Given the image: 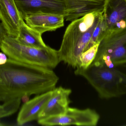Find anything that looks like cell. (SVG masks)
<instances>
[{"mask_svg": "<svg viewBox=\"0 0 126 126\" xmlns=\"http://www.w3.org/2000/svg\"><path fill=\"white\" fill-rule=\"evenodd\" d=\"M59 79L51 69L26 65L8 58L6 63L0 65V101L51 91Z\"/></svg>", "mask_w": 126, "mask_h": 126, "instance_id": "obj_1", "label": "cell"}, {"mask_svg": "<svg viewBox=\"0 0 126 126\" xmlns=\"http://www.w3.org/2000/svg\"><path fill=\"white\" fill-rule=\"evenodd\" d=\"M103 12L89 13L72 21L67 27L58 54L60 61L76 69L86 51Z\"/></svg>", "mask_w": 126, "mask_h": 126, "instance_id": "obj_2", "label": "cell"}, {"mask_svg": "<svg viewBox=\"0 0 126 126\" xmlns=\"http://www.w3.org/2000/svg\"><path fill=\"white\" fill-rule=\"evenodd\" d=\"M75 74L85 78L102 99L126 95V63L110 66L92 63L86 69L77 67Z\"/></svg>", "mask_w": 126, "mask_h": 126, "instance_id": "obj_3", "label": "cell"}, {"mask_svg": "<svg viewBox=\"0 0 126 126\" xmlns=\"http://www.w3.org/2000/svg\"><path fill=\"white\" fill-rule=\"evenodd\" d=\"M0 49L8 58L29 66L52 69L60 62L58 51L48 46L43 49L21 43L17 38L6 35L0 44Z\"/></svg>", "mask_w": 126, "mask_h": 126, "instance_id": "obj_4", "label": "cell"}, {"mask_svg": "<svg viewBox=\"0 0 126 126\" xmlns=\"http://www.w3.org/2000/svg\"><path fill=\"white\" fill-rule=\"evenodd\" d=\"M92 63L107 66L126 63V26L106 33Z\"/></svg>", "mask_w": 126, "mask_h": 126, "instance_id": "obj_5", "label": "cell"}, {"mask_svg": "<svg viewBox=\"0 0 126 126\" xmlns=\"http://www.w3.org/2000/svg\"><path fill=\"white\" fill-rule=\"evenodd\" d=\"M100 118L98 113L93 109H81L69 107L63 114L38 120V123L45 126H95L98 123Z\"/></svg>", "mask_w": 126, "mask_h": 126, "instance_id": "obj_6", "label": "cell"}, {"mask_svg": "<svg viewBox=\"0 0 126 126\" xmlns=\"http://www.w3.org/2000/svg\"><path fill=\"white\" fill-rule=\"evenodd\" d=\"M23 19L26 16L35 13L56 14L64 16L67 14L64 0H15Z\"/></svg>", "mask_w": 126, "mask_h": 126, "instance_id": "obj_7", "label": "cell"}, {"mask_svg": "<svg viewBox=\"0 0 126 126\" xmlns=\"http://www.w3.org/2000/svg\"><path fill=\"white\" fill-rule=\"evenodd\" d=\"M103 21L105 35L107 32L125 27L126 0H105Z\"/></svg>", "mask_w": 126, "mask_h": 126, "instance_id": "obj_8", "label": "cell"}, {"mask_svg": "<svg viewBox=\"0 0 126 126\" xmlns=\"http://www.w3.org/2000/svg\"><path fill=\"white\" fill-rule=\"evenodd\" d=\"M22 19L15 0H0V20L7 35L17 38Z\"/></svg>", "mask_w": 126, "mask_h": 126, "instance_id": "obj_9", "label": "cell"}, {"mask_svg": "<svg viewBox=\"0 0 126 126\" xmlns=\"http://www.w3.org/2000/svg\"><path fill=\"white\" fill-rule=\"evenodd\" d=\"M71 93L70 89L62 87L54 89L51 97L39 115L38 120L65 113L70 103L69 97Z\"/></svg>", "mask_w": 126, "mask_h": 126, "instance_id": "obj_10", "label": "cell"}, {"mask_svg": "<svg viewBox=\"0 0 126 126\" xmlns=\"http://www.w3.org/2000/svg\"><path fill=\"white\" fill-rule=\"evenodd\" d=\"M64 19L63 15L35 13L26 16L23 20L29 26L42 35L63 26Z\"/></svg>", "mask_w": 126, "mask_h": 126, "instance_id": "obj_11", "label": "cell"}, {"mask_svg": "<svg viewBox=\"0 0 126 126\" xmlns=\"http://www.w3.org/2000/svg\"><path fill=\"white\" fill-rule=\"evenodd\" d=\"M53 90L40 94L25 103L18 113L17 122L19 126L38 120L47 103L52 95Z\"/></svg>", "mask_w": 126, "mask_h": 126, "instance_id": "obj_12", "label": "cell"}, {"mask_svg": "<svg viewBox=\"0 0 126 126\" xmlns=\"http://www.w3.org/2000/svg\"><path fill=\"white\" fill-rule=\"evenodd\" d=\"M67 7L66 21H72L95 12H103L105 1L99 0H64Z\"/></svg>", "mask_w": 126, "mask_h": 126, "instance_id": "obj_13", "label": "cell"}, {"mask_svg": "<svg viewBox=\"0 0 126 126\" xmlns=\"http://www.w3.org/2000/svg\"><path fill=\"white\" fill-rule=\"evenodd\" d=\"M42 35L29 26L24 20L22 19L19 34L17 38L21 43L23 45L43 49L46 48L48 46L44 41Z\"/></svg>", "mask_w": 126, "mask_h": 126, "instance_id": "obj_14", "label": "cell"}, {"mask_svg": "<svg viewBox=\"0 0 126 126\" xmlns=\"http://www.w3.org/2000/svg\"><path fill=\"white\" fill-rule=\"evenodd\" d=\"M99 43L93 46L81 54L78 67L86 69L92 63L96 57Z\"/></svg>", "mask_w": 126, "mask_h": 126, "instance_id": "obj_15", "label": "cell"}, {"mask_svg": "<svg viewBox=\"0 0 126 126\" xmlns=\"http://www.w3.org/2000/svg\"><path fill=\"white\" fill-rule=\"evenodd\" d=\"M7 35L6 30L1 22H0V44L4 38Z\"/></svg>", "mask_w": 126, "mask_h": 126, "instance_id": "obj_16", "label": "cell"}, {"mask_svg": "<svg viewBox=\"0 0 126 126\" xmlns=\"http://www.w3.org/2000/svg\"><path fill=\"white\" fill-rule=\"evenodd\" d=\"M8 57L3 52H0V65L4 64L6 63Z\"/></svg>", "mask_w": 126, "mask_h": 126, "instance_id": "obj_17", "label": "cell"}, {"mask_svg": "<svg viewBox=\"0 0 126 126\" xmlns=\"http://www.w3.org/2000/svg\"><path fill=\"white\" fill-rule=\"evenodd\" d=\"M6 112L3 105H0V119L6 117ZM3 126V124L0 123V126Z\"/></svg>", "mask_w": 126, "mask_h": 126, "instance_id": "obj_18", "label": "cell"}, {"mask_svg": "<svg viewBox=\"0 0 126 126\" xmlns=\"http://www.w3.org/2000/svg\"><path fill=\"white\" fill-rule=\"evenodd\" d=\"M99 0L105 1V0Z\"/></svg>", "mask_w": 126, "mask_h": 126, "instance_id": "obj_19", "label": "cell"}]
</instances>
